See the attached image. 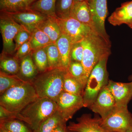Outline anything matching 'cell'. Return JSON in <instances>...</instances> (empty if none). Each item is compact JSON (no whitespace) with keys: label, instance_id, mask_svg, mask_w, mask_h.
I'll return each instance as SVG.
<instances>
[{"label":"cell","instance_id":"e575fe53","mask_svg":"<svg viewBox=\"0 0 132 132\" xmlns=\"http://www.w3.org/2000/svg\"><path fill=\"white\" fill-rule=\"evenodd\" d=\"M32 48L29 41L21 45L14 54L15 57L21 60L32 52Z\"/></svg>","mask_w":132,"mask_h":132},{"label":"cell","instance_id":"60d3db41","mask_svg":"<svg viewBox=\"0 0 132 132\" xmlns=\"http://www.w3.org/2000/svg\"><path fill=\"white\" fill-rule=\"evenodd\" d=\"M74 132V131H70V130H68V132Z\"/></svg>","mask_w":132,"mask_h":132},{"label":"cell","instance_id":"4dcf8cb0","mask_svg":"<svg viewBox=\"0 0 132 132\" xmlns=\"http://www.w3.org/2000/svg\"><path fill=\"white\" fill-rule=\"evenodd\" d=\"M74 0H57L56 5V14L60 18L70 17L71 8Z\"/></svg>","mask_w":132,"mask_h":132},{"label":"cell","instance_id":"7c38bea8","mask_svg":"<svg viewBox=\"0 0 132 132\" xmlns=\"http://www.w3.org/2000/svg\"><path fill=\"white\" fill-rule=\"evenodd\" d=\"M115 107L114 98L106 86L100 92L89 108L104 120L112 112Z\"/></svg>","mask_w":132,"mask_h":132},{"label":"cell","instance_id":"cb8c5ba5","mask_svg":"<svg viewBox=\"0 0 132 132\" xmlns=\"http://www.w3.org/2000/svg\"><path fill=\"white\" fill-rule=\"evenodd\" d=\"M29 41L33 51L45 48L53 43L48 36L38 28L36 29L32 33Z\"/></svg>","mask_w":132,"mask_h":132},{"label":"cell","instance_id":"d590c367","mask_svg":"<svg viewBox=\"0 0 132 132\" xmlns=\"http://www.w3.org/2000/svg\"><path fill=\"white\" fill-rule=\"evenodd\" d=\"M67 123L62 122L57 125L52 132H67Z\"/></svg>","mask_w":132,"mask_h":132},{"label":"cell","instance_id":"74e56055","mask_svg":"<svg viewBox=\"0 0 132 132\" xmlns=\"http://www.w3.org/2000/svg\"><path fill=\"white\" fill-rule=\"evenodd\" d=\"M90 0H74L73 2H83V1H86L88 2H89Z\"/></svg>","mask_w":132,"mask_h":132},{"label":"cell","instance_id":"836d02e7","mask_svg":"<svg viewBox=\"0 0 132 132\" xmlns=\"http://www.w3.org/2000/svg\"><path fill=\"white\" fill-rule=\"evenodd\" d=\"M83 52L84 49L81 42L73 43L71 51V61L81 62Z\"/></svg>","mask_w":132,"mask_h":132},{"label":"cell","instance_id":"8fae6325","mask_svg":"<svg viewBox=\"0 0 132 132\" xmlns=\"http://www.w3.org/2000/svg\"><path fill=\"white\" fill-rule=\"evenodd\" d=\"M4 13L31 33L48 17L30 8L14 13Z\"/></svg>","mask_w":132,"mask_h":132},{"label":"cell","instance_id":"2e32d148","mask_svg":"<svg viewBox=\"0 0 132 132\" xmlns=\"http://www.w3.org/2000/svg\"><path fill=\"white\" fill-rule=\"evenodd\" d=\"M132 19V1L125 2L116 9L108 18L109 23L114 26L123 24L128 26Z\"/></svg>","mask_w":132,"mask_h":132},{"label":"cell","instance_id":"f1b7e54d","mask_svg":"<svg viewBox=\"0 0 132 132\" xmlns=\"http://www.w3.org/2000/svg\"><path fill=\"white\" fill-rule=\"evenodd\" d=\"M0 126L5 128L10 132H33L29 127L22 121L15 119H5L0 120Z\"/></svg>","mask_w":132,"mask_h":132},{"label":"cell","instance_id":"1f68e13d","mask_svg":"<svg viewBox=\"0 0 132 132\" xmlns=\"http://www.w3.org/2000/svg\"><path fill=\"white\" fill-rule=\"evenodd\" d=\"M15 119L23 121L28 125H30V121L24 117L21 113L10 112L0 106V120L5 119Z\"/></svg>","mask_w":132,"mask_h":132},{"label":"cell","instance_id":"4fadbf2b","mask_svg":"<svg viewBox=\"0 0 132 132\" xmlns=\"http://www.w3.org/2000/svg\"><path fill=\"white\" fill-rule=\"evenodd\" d=\"M106 86L114 98L116 107H128L132 99V81L121 82L109 80Z\"/></svg>","mask_w":132,"mask_h":132},{"label":"cell","instance_id":"d6a6232c","mask_svg":"<svg viewBox=\"0 0 132 132\" xmlns=\"http://www.w3.org/2000/svg\"><path fill=\"white\" fill-rule=\"evenodd\" d=\"M31 34L32 33L24 27L18 32L14 39L15 52L21 45L30 40Z\"/></svg>","mask_w":132,"mask_h":132},{"label":"cell","instance_id":"30bf717a","mask_svg":"<svg viewBox=\"0 0 132 132\" xmlns=\"http://www.w3.org/2000/svg\"><path fill=\"white\" fill-rule=\"evenodd\" d=\"M57 111L64 122L67 123L75 114L84 107L83 97L64 92L57 101Z\"/></svg>","mask_w":132,"mask_h":132},{"label":"cell","instance_id":"ba28073f","mask_svg":"<svg viewBox=\"0 0 132 132\" xmlns=\"http://www.w3.org/2000/svg\"><path fill=\"white\" fill-rule=\"evenodd\" d=\"M55 18L62 34L67 36L72 43L80 42L90 34L96 32L89 26L71 17L60 18L57 16Z\"/></svg>","mask_w":132,"mask_h":132},{"label":"cell","instance_id":"44dd1931","mask_svg":"<svg viewBox=\"0 0 132 132\" xmlns=\"http://www.w3.org/2000/svg\"><path fill=\"white\" fill-rule=\"evenodd\" d=\"M37 0H0V12L14 13L28 9Z\"/></svg>","mask_w":132,"mask_h":132},{"label":"cell","instance_id":"d4e9b609","mask_svg":"<svg viewBox=\"0 0 132 132\" xmlns=\"http://www.w3.org/2000/svg\"><path fill=\"white\" fill-rule=\"evenodd\" d=\"M25 82L17 75L7 74L0 71V95L11 88Z\"/></svg>","mask_w":132,"mask_h":132},{"label":"cell","instance_id":"8992f818","mask_svg":"<svg viewBox=\"0 0 132 132\" xmlns=\"http://www.w3.org/2000/svg\"><path fill=\"white\" fill-rule=\"evenodd\" d=\"M101 125L110 132L132 131V113L128 107L120 108L116 106L106 118L104 120L101 119Z\"/></svg>","mask_w":132,"mask_h":132},{"label":"cell","instance_id":"484cf974","mask_svg":"<svg viewBox=\"0 0 132 132\" xmlns=\"http://www.w3.org/2000/svg\"><path fill=\"white\" fill-rule=\"evenodd\" d=\"M32 55L33 61L39 73L50 69L47 55L45 48L32 51Z\"/></svg>","mask_w":132,"mask_h":132},{"label":"cell","instance_id":"6da1fadb","mask_svg":"<svg viewBox=\"0 0 132 132\" xmlns=\"http://www.w3.org/2000/svg\"><path fill=\"white\" fill-rule=\"evenodd\" d=\"M67 70L59 68L39 73L31 83L38 97L48 98L57 102L64 92V76Z\"/></svg>","mask_w":132,"mask_h":132},{"label":"cell","instance_id":"f546056e","mask_svg":"<svg viewBox=\"0 0 132 132\" xmlns=\"http://www.w3.org/2000/svg\"><path fill=\"white\" fill-rule=\"evenodd\" d=\"M67 69L73 76L86 87L88 78L81 62L71 61Z\"/></svg>","mask_w":132,"mask_h":132},{"label":"cell","instance_id":"b9f144b4","mask_svg":"<svg viewBox=\"0 0 132 132\" xmlns=\"http://www.w3.org/2000/svg\"><path fill=\"white\" fill-rule=\"evenodd\" d=\"M128 132H132V131H129Z\"/></svg>","mask_w":132,"mask_h":132},{"label":"cell","instance_id":"f35d334b","mask_svg":"<svg viewBox=\"0 0 132 132\" xmlns=\"http://www.w3.org/2000/svg\"><path fill=\"white\" fill-rule=\"evenodd\" d=\"M128 27H129L130 28L132 29V19L131 21L130 22V24H128Z\"/></svg>","mask_w":132,"mask_h":132},{"label":"cell","instance_id":"7402d4cb","mask_svg":"<svg viewBox=\"0 0 132 132\" xmlns=\"http://www.w3.org/2000/svg\"><path fill=\"white\" fill-rule=\"evenodd\" d=\"M63 88L64 92L83 97L85 88L67 69L64 75Z\"/></svg>","mask_w":132,"mask_h":132},{"label":"cell","instance_id":"83f0119b","mask_svg":"<svg viewBox=\"0 0 132 132\" xmlns=\"http://www.w3.org/2000/svg\"><path fill=\"white\" fill-rule=\"evenodd\" d=\"M62 122H65L57 111L43 122L33 132H52L57 125Z\"/></svg>","mask_w":132,"mask_h":132},{"label":"cell","instance_id":"52a82bcc","mask_svg":"<svg viewBox=\"0 0 132 132\" xmlns=\"http://www.w3.org/2000/svg\"><path fill=\"white\" fill-rule=\"evenodd\" d=\"M0 30L3 40L2 52L11 54L15 53L14 39L23 27L18 24L4 12H0Z\"/></svg>","mask_w":132,"mask_h":132},{"label":"cell","instance_id":"8d00e7d4","mask_svg":"<svg viewBox=\"0 0 132 132\" xmlns=\"http://www.w3.org/2000/svg\"><path fill=\"white\" fill-rule=\"evenodd\" d=\"M0 132H10L7 129L3 127L2 126H0Z\"/></svg>","mask_w":132,"mask_h":132},{"label":"cell","instance_id":"4316f807","mask_svg":"<svg viewBox=\"0 0 132 132\" xmlns=\"http://www.w3.org/2000/svg\"><path fill=\"white\" fill-rule=\"evenodd\" d=\"M47 55L50 69L62 68L60 57L56 42L45 47Z\"/></svg>","mask_w":132,"mask_h":132},{"label":"cell","instance_id":"7a4b0ae2","mask_svg":"<svg viewBox=\"0 0 132 132\" xmlns=\"http://www.w3.org/2000/svg\"><path fill=\"white\" fill-rule=\"evenodd\" d=\"M84 49L81 61L88 78L98 62L111 54V44L94 32L81 41Z\"/></svg>","mask_w":132,"mask_h":132},{"label":"cell","instance_id":"5b68a950","mask_svg":"<svg viewBox=\"0 0 132 132\" xmlns=\"http://www.w3.org/2000/svg\"><path fill=\"white\" fill-rule=\"evenodd\" d=\"M57 111L56 102L48 98L39 97L24 108L21 113L29 121V127L34 131Z\"/></svg>","mask_w":132,"mask_h":132},{"label":"cell","instance_id":"277c9868","mask_svg":"<svg viewBox=\"0 0 132 132\" xmlns=\"http://www.w3.org/2000/svg\"><path fill=\"white\" fill-rule=\"evenodd\" d=\"M109 57L106 56L101 60L90 73L83 95L84 107L89 108L100 92L108 84L106 66Z\"/></svg>","mask_w":132,"mask_h":132},{"label":"cell","instance_id":"3957f363","mask_svg":"<svg viewBox=\"0 0 132 132\" xmlns=\"http://www.w3.org/2000/svg\"><path fill=\"white\" fill-rule=\"evenodd\" d=\"M39 97L32 84L25 82L11 88L1 95L0 106L10 112L21 113Z\"/></svg>","mask_w":132,"mask_h":132},{"label":"cell","instance_id":"5bb4252c","mask_svg":"<svg viewBox=\"0 0 132 132\" xmlns=\"http://www.w3.org/2000/svg\"><path fill=\"white\" fill-rule=\"evenodd\" d=\"M76 121V123H69L68 130L76 132H110L102 126L101 118H93L90 114H82Z\"/></svg>","mask_w":132,"mask_h":132},{"label":"cell","instance_id":"ab89813d","mask_svg":"<svg viewBox=\"0 0 132 132\" xmlns=\"http://www.w3.org/2000/svg\"><path fill=\"white\" fill-rule=\"evenodd\" d=\"M129 80L131 81H132V73L131 75L130 76V77H129Z\"/></svg>","mask_w":132,"mask_h":132},{"label":"cell","instance_id":"e0dca14e","mask_svg":"<svg viewBox=\"0 0 132 132\" xmlns=\"http://www.w3.org/2000/svg\"><path fill=\"white\" fill-rule=\"evenodd\" d=\"M39 73L33 61L32 53L21 60L20 70L17 75L22 80L31 84Z\"/></svg>","mask_w":132,"mask_h":132},{"label":"cell","instance_id":"ffe728a7","mask_svg":"<svg viewBox=\"0 0 132 132\" xmlns=\"http://www.w3.org/2000/svg\"><path fill=\"white\" fill-rule=\"evenodd\" d=\"M56 16H48L38 26V28L48 36L53 43H55L62 35Z\"/></svg>","mask_w":132,"mask_h":132},{"label":"cell","instance_id":"9a60e30c","mask_svg":"<svg viewBox=\"0 0 132 132\" xmlns=\"http://www.w3.org/2000/svg\"><path fill=\"white\" fill-rule=\"evenodd\" d=\"M70 17L89 26L96 32L92 21L89 3L88 2H73L70 12Z\"/></svg>","mask_w":132,"mask_h":132},{"label":"cell","instance_id":"d6986e66","mask_svg":"<svg viewBox=\"0 0 132 132\" xmlns=\"http://www.w3.org/2000/svg\"><path fill=\"white\" fill-rule=\"evenodd\" d=\"M20 60L14 54L2 52L0 55L1 71L11 75H17L20 70Z\"/></svg>","mask_w":132,"mask_h":132},{"label":"cell","instance_id":"603a6c76","mask_svg":"<svg viewBox=\"0 0 132 132\" xmlns=\"http://www.w3.org/2000/svg\"><path fill=\"white\" fill-rule=\"evenodd\" d=\"M57 0H37L30 8L47 16H55Z\"/></svg>","mask_w":132,"mask_h":132},{"label":"cell","instance_id":"9c48e42d","mask_svg":"<svg viewBox=\"0 0 132 132\" xmlns=\"http://www.w3.org/2000/svg\"><path fill=\"white\" fill-rule=\"evenodd\" d=\"M88 3L95 31L106 42L111 44L105 28V21L108 14L107 0H90Z\"/></svg>","mask_w":132,"mask_h":132},{"label":"cell","instance_id":"ac0fdd59","mask_svg":"<svg viewBox=\"0 0 132 132\" xmlns=\"http://www.w3.org/2000/svg\"><path fill=\"white\" fill-rule=\"evenodd\" d=\"M56 43L60 57L61 67L67 69L71 62V51L72 43L67 36L62 34Z\"/></svg>","mask_w":132,"mask_h":132}]
</instances>
